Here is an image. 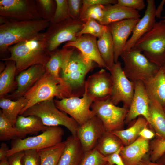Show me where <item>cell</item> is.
Wrapping results in <instances>:
<instances>
[{
	"label": "cell",
	"mask_w": 165,
	"mask_h": 165,
	"mask_svg": "<svg viewBox=\"0 0 165 165\" xmlns=\"http://www.w3.org/2000/svg\"><path fill=\"white\" fill-rule=\"evenodd\" d=\"M50 24V20L44 18L28 20L8 19L0 25V45L3 46L2 53L10 46L22 42L45 38V32Z\"/></svg>",
	"instance_id": "obj_1"
},
{
	"label": "cell",
	"mask_w": 165,
	"mask_h": 165,
	"mask_svg": "<svg viewBox=\"0 0 165 165\" xmlns=\"http://www.w3.org/2000/svg\"><path fill=\"white\" fill-rule=\"evenodd\" d=\"M62 49L63 58L60 77L74 96L79 97L81 94L79 90H85V77L93 68V62L87 60L75 48L63 47Z\"/></svg>",
	"instance_id": "obj_2"
},
{
	"label": "cell",
	"mask_w": 165,
	"mask_h": 165,
	"mask_svg": "<svg viewBox=\"0 0 165 165\" xmlns=\"http://www.w3.org/2000/svg\"><path fill=\"white\" fill-rule=\"evenodd\" d=\"M10 53L5 61L14 62L16 74L36 64L45 66L50 57L48 44L45 38L27 40L13 45L8 49Z\"/></svg>",
	"instance_id": "obj_3"
},
{
	"label": "cell",
	"mask_w": 165,
	"mask_h": 165,
	"mask_svg": "<svg viewBox=\"0 0 165 165\" xmlns=\"http://www.w3.org/2000/svg\"><path fill=\"white\" fill-rule=\"evenodd\" d=\"M23 96L27 99L28 103L19 115H22L25 110L35 105L53 99L55 97L61 99L75 97L70 88L61 78H55L47 70Z\"/></svg>",
	"instance_id": "obj_4"
},
{
	"label": "cell",
	"mask_w": 165,
	"mask_h": 165,
	"mask_svg": "<svg viewBox=\"0 0 165 165\" xmlns=\"http://www.w3.org/2000/svg\"><path fill=\"white\" fill-rule=\"evenodd\" d=\"M120 57L123 63V69L124 73L134 83L141 82L145 84L160 69L141 52L134 47L123 51Z\"/></svg>",
	"instance_id": "obj_5"
},
{
	"label": "cell",
	"mask_w": 165,
	"mask_h": 165,
	"mask_svg": "<svg viewBox=\"0 0 165 165\" xmlns=\"http://www.w3.org/2000/svg\"><path fill=\"white\" fill-rule=\"evenodd\" d=\"M22 115L37 116L45 125L48 127L64 126L70 131L72 135L77 137V131L79 125L74 119L57 107L53 99L35 105L25 110Z\"/></svg>",
	"instance_id": "obj_6"
},
{
	"label": "cell",
	"mask_w": 165,
	"mask_h": 165,
	"mask_svg": "<svg viewBox=\"0 0 165 165\" xmlns=\"http://www.w3.org/2000/svg\"><path fill=\"white\" fill-rule=\"evenodd\" d=\"M134 48L160 68L165 57V20L156 22L152 28L136 42Z\"/></svg>",
	"instance_id": "obj_7"
},
{
	"label": "cell",
	"mask_w": 165,
	"mask_h": 165,
	"mask_svg": "<svg viewBox=\"0 0 165 165\" xmlns=\"http://www.w3.org/2000/svg\"><path fill=\"white\" fill-rule=\"evenodd\" d=\"M64 134L63 129L58 126L49 127L41 134L24 139L12 141L7 157L15 153L28 149L37 150L56 145L62 141Z\"/></svg>",
	"instance_id": "obj_8"
},
{
	"label": "cell",
	"mask_w": 165,
	"mask_h": 165,
	"mask_svg": "<svg viewBox=\"0 0 165 165\" xmlns=\"http://www.w3.org/2000/svg\"><path fill=\"white\" fill-rule=\"evenodd\" d=\"M85 22L70 18L54 24H50L45 32L49 50L52 52L62 43L75 41L76 34L82 29Z\"/></svg>",
	"instance_id": "obj_9"
},
{
	"label": "cell",
	"mask_w": 165,
	"mask_h": 165,
	"mask_svg": "<svg viewBox=\"0 0 165 165\" xmlns=\"http://www.w3.org/2000/svg\"><path fill=\"white\" fill-rule=\"evenodd\" d=\"M91 108L102 122L106 131L123 129L128 109L116 106L109 98L94 102Z\"/></svg>",
	"instance_id": "obj_10"
},
{
	"label": "cell",
	"mask_w": 165,
	"mask_h": 165,
	"mask_svg": "<svg viewBox=\"0 0 165 165\" xmlns=\"http://www.w3.org/2000/svg\"><path fill=\"white\" fill-rule=\"evenodd\" d=\"M109 71L112 82L110 101L116 105L121 102L123 107L129 109L134 94L135 83L126 76L119 61L114 63Z\"/></svg>",
	"instance_id": "obj_11"
},
{
	"label": "cell",
	"mask_w": 165,
	"mask_h": 165,
	"mask_svg": "<svg viewBox=\"0 0 165 165\" xmlns=\"http://www.w3.org/2000/svg\"><path fill=\"white\" fill-rule=\"evenodd\" d=\"M0 15L8 19L20 21L43 18L32 0H0Z\"/></svg>",
	"instance_id": "obj_12"
},
{
	"label": "cell",
	"mask_w": 165,
	"mask_h": 165,
	"mask_svg": "<svg viewBox=\"0 0 165 165\" xmlns=\"http://www.w3.org/2000/svg\"><path fill=\"white\" fill-rule=\"evenodd\" d=\"M54 101L59 109L70 115L79 126L95 115L90 109L94 101L85 90L82 98L71 97Z\"/></svg>",
	"instance_id": "obj_13"
},
{
	"label": "cell",
	"mask_w": 165,
	"mask_h": 165,
	"mask_svg": "<svg viewBox=\"0 0 165 165\" xmlns=\"http://www.w3.org/2000/svg\"><path fill=\"white\" fill-rule=\"evenodd\" d=\"M112 86L110 73L104 68L89 76L86 80L85 90L94 102L109 98Z\"/></svg>",
	"instance_id": "obj_14"
},
{
	"label": "cell",
	"mask_w": 165,
	"mask_h": 165,
	"mask_svg": "<svg viewBox=\"0 0 165 165\" xmlns=\"http://www.w3.org/2000/svg\"><path fill=\"white\" fill-rule=\"evenodd\" d=\"M105 131L101 120L94 115L79 126L76 136L85 152L94 149L98 141Z\"/></svg>",
	"instance_id": "obj_15"
},
{
	"label": "cell",
	"mask_w": 165,
	"mask_h": 165,
	"mask_svg": "<svg viewBox=\"0 0 165 165\" xmlns=\"http://www.w3.org/2000/svg\"><path fill=\"white\" fill-rule=\"evenodd\" d=\"M140 20V18L126 19L108 25L114 43L115 63L118 61L129 36Z\"/></svg>",
	"instance_id": "obj_16"
},
{
	"label": "cell",
	"mask_w": 165,
	"mask_h": 165,
	"mask_svg": "<svg viewBox=\"0 0 165 165\" xmlns=\"http://www.w3.org/2000/svg\"><path fill=\"white\" fill-rule=\"evenodd\" d=\"M149 101L144 84L141 82L135 83L134 96L125 123H129L137 117L141 116L147 120L151 129L149 111Z\"/></svg>",
	"instance_id": "obj_17"
},
{
	"label": "cell",
	"mask_w": 165,
	"mask_h": 165,
	"mask_svg": "<svg viewBox=\"0 0 165 165\" xmlns=\"http://www.w3.org/2000/svg\"><path fill=\"white\" fill-rule=\"evenodd\" d=\"M45 66L41 64L33 65L20 72L16 77V90L12 94L6 96L10 100L23 97L46 72Z\"/></svg>",
	"instance_id": "obj_18"
},
{
	"label": "cell",
	"mask_w": 165,
	"mask_h": 165,
	"mask_svg": "<svg viewBox=\"0 0 165 165\" xmlns=\"http://www.w3.org/2000/svg\"><path fill=\"white\" fill-rule=\"evenodd\" d=\"M96 38L90 34L83 35L78 37L75 41L67 42L63 47L76 48L87 60L95 62L99 67L107 69L99 52Z\"/></svg>",
	"instance_id": "obj_19"
},
{
	"label": "cell",
	"mask_w": 165,
	"mask_h": 165,
	"mask_svg": "<svg viewBox=\"0 0 165 165\" xmlns=\"http://www.w3.org/2000/svg\"><path fill=\"white\" fill-rule=\"evenodd\" d=\"M147 6L145 14L137 23L133 31L132 36L128 40L123 51L133 48L137 41L150 30L156 23V7L154 0H147Z\"/></svg>",
	"instance_id": "obj_20"
},
{
	"label": "cell",
	"mask_w": 165,
	"mask_h": 165,
	"mask_svg": "<svg viewBox=\"0 0 165 165\" xmlns=\"http://www.w3.org/2000/svg\"><path fill=\"white\" fill-rule=\"evenodd\" d=\"M149 142L139 136L134 142L124 146L120 155L125 165H138L149 152Z\"/></svg>",
	"instance_id": "obj_21"
},
{
	"label": "cell",
	"mask_w": 165,
	"mask_h": 165,
	"mask_svg": "<svg viewBox=\"0 0 165 165\" xmlns=\"http://www.w3.org/2000/svg\"><path fill=\"white\" fill-rule=\"evenodd\" d=\"M138 11L129 8L117 3L105 6L104 16L100 23L108 25L113 23L130 19L140 18Z\"/></svg>",
	"instance_id": "obj_22"
},
{
	"label": "cell",
	"mask_w": 165,
	"mask_h": 165,
	"mask_svg": "<svg viewBox=\"0 0 165 165\" xmlns=\"http://www.w3.org/2000/svg\"><path fill=\"white\" fill-rule=\"evenodd\" d=\"M66 140V145L57 165H79L85 152L80 141L77 137L72 135Z\"/></svg>",
	"instance_id": "obj_23"
},
{
	"label": "cell",
	"mask_w": 165,
	"mask_h": 165,
	"mask_svg": "<svg viewBox=\"0 0 165 165\" xmlns=\"http://www.w3.org/2000/svg\"><path fill=\"white\" fill-rule=\"evenodd\" d=\"M15 127L19 132L21 139H24L28 134L37 135L38 133L46 131L48 127L45 125L38 117L30 115L18 116Z\"/></svg>",
	"instance_id": "obj_24"
},
{
	"label": "cell",
	"mask_w": 165,
	"mask_h": 165,
	"mask_svg": "<svg viewBox=\"0 0 165 165\" xmlns=\"http://www.w3.org/2000/svg\"><path fill=\"white\" fill-rule=\"evenodd\" d=\"M149 99L151 128L154 131L156 137L165 139V112L163 107L156 99Z\"/></svg>",
	"instance_id": "obj_25"
},
{
	"label": "cell",
	"mask_w": 165,
	"mask_h": 165,
	"mask_svg": "<svg viewBox=\"0 0 165 165\" xmlns=\"http://www.w3.org/2000/svg\"><path fill=\"white\" fill-rule=\"evenodd\" d=\"M149 99L157 100L163 107L165 106V74L160 68L156 74L144 84Z\"/></svg>",
	"instance_id": "obj_26"
},
{
	"label": "cell",
	"mask_w": 165,
	"mask_h": 165,
	"mask_svg": "<svg viewBox=\"0 0 165 165\" xmlns=\"http://www.w3.org/2000/svg\"><path fill=\"white\" fill-rule=\"evenodd\" d=\"M148 126H149V125L147 120L141 116L128 128L114 130L111 132L120 139L124 146H126L135 141L139 137L141 130Z\"/></svg>",
	"instance_id": "obj_27"
},
{
	"label": "cell",
	"mask_w": 165,
	"mask_h": 165,
	"mask_svg": "<svg viewBox=\"0 0 165 165\" xmlns=\"http://www.w3.org/2000/svg\"><path fill=\"white\" fill-rule=\"evenodd\" d=\"M28 103V100L24 96L15 101L5 97L0 98V107L4 116L15 127L18 116Z\"/></svg>",
	"instance_id": "obj_28"
},
{
	"label": "cell",
	"mask_w": 165,
	"mask_h": 165,
	"mask_svg": "<svg viewBox=\"0 0 165 165\" xmlns=\"http://www.w3.org/2000/svg\"><path fill=\"white\" fill-rule=\"evenodd\" d=\"M98 48L101 56L107 67L110 70L114 64V45L112 36L108 29L97 41Z\"/></svg>",
	"instance_id": "obj_29"
},
{
	"label": "cell",
	"mask_w": 165,
	"mask_h": 165,
	"mask_svg": "<svg viewBox=\"0 0 165 165\" xmlns=\"http://www.w3.org/2000/svg\"><path fill=\"white\" fill-rule=\"evenodd\" d=\"M124 146L117 136L111 132L106 131L98 141L95 148L105 156L116 152Z\"/></svg>",
	"instance_id": "obj_30"
},
{
	"label": "cell",
	"mask_w": 165,
	"mask_h": 165,
	"mask_svg": "<svg viewBox=\"0 0 165 165\" xmlns=\"http://www.w3.org/2000/svg\"><path fill=\"white\" fill-rule=\"evenodd\" d=\"M11 61L7 64L0 75V98L6 96L17 85L15 80V76L16 74V64L14 62Z\"/></svg>",
	"instance_id": "obj_31"
},
{
	"label": "cell",
	"mask_w": 165,
	"mask_h": 165,
	"mask_svg": "<svg viewBox=\"0 0 165 165\" xmlns=\"http://www.w3.org/2000/svg\"><path fill=\"white\" fill-rule=\"evenodd\" d=\"M66 143V140L54 146L38 150L41 158L40 165H57Z\"/></svg>",
	"instance_id": "obj_32"
},
{
	"label": "cell",
	"mask_w": 165,
	"mask_h": 165,
	"mask_svg": "<svg viewBox=\"0 0 165 165\" xmlns=\"http://www.w3.org/2000/svg\"><path fill=\"white\" fill-rule=\"evenodd\" d=\"M20 138L17 130L5 117L2 110H0V140L6 141Z\"/></svg>",
	"instance_id": "obj_33"
},
{
	"label": "cell",
	"mask_w": 165,
	"mask_h": 165,
	"mask_svg": "<svg viewBox=\"0 0 165 165\" xmlns=\"http://www.w3.org/2000/svg\"><path fill=\"white\" fill-rule=\"evenodd\" d=\"M108 29V25H104L94 19H90L84 23L82 29L76 34L79 37L85 34H90L98 38Z\"/></svg>",
	"instance_id": "obj_34"
},
{
	"label": "cell",
	"mask_w": 165,
	"mask_h": 165,
	"mask_svg": "<svg viewBox=\"0 0 165 165\" xmlns=\"http://www.w3.org/2000/svg\"><path fill=\"white\" fill-rule=\"evenodd\" d=\"M63 58L62 49L57 50L50 52V58L45 66L46 70L57 78H61L60 72Z\"/></svg>",
	"instance_id": "obj_35"
},
{
	"label": "cell",
	"mask_w": 165,
	"mask_h": 165,
	"mask_svg": "<svg viewBox=\"0 0 165 165\" xmlns=\"http://www.w3.org/2000/svg\"><path fill=\"white\" fill-rule=\"evenodd\" d=\"M56 8L50 20V24H54L71 18L69 15L67 0H56Z\"/></svg>",
	"instance_id": "obj_36"
},
{
	"label": "cell",
	"mask_w": 165,
	"mask_h": 165,
	"mask_svg": "<svg viewBox=\"0 0 165 165\" xmlns=\"http://www.w3.org/2000/svg\"><path fill=\"white\" fill-rule=\"evenodd\" d=\"M107 163L105 156L94 148L85 152L79 165H106Z\"/></svg>",
	"instance_id": "obj_37"
},
{
	"label": "cell",
	"mask_w": 165,
	"mask_h": 165,
	"mask_svg": "<svg viewBox=\"0 0 165 165\" xmlns=\"http://www.w3.org/2000/svg\"><path fill=\"white\" fill-rule=\"evenodd\" d=\"M165 152V139L156 137L149 142L150 160L156 162Z\"/></svg>",
	"instance_id": "obj_38"
},
{
	"label": "cell",
	"mask_w": 165,
	"mask_h": 165,
	"mask_svg": "<svg viewBox=\"0 0 165 165\" xmlns=\"http://www.w3.org/2000/svg\"><path fill=\"white\" fill-rule=\"evenodd\" d=\"M105 9V6L101 5L91 6L87 9L79 20L85 22L89 19H93L100 23L103 19Z\"/></svg>",
	"instance_id": "obj_39"
},
{
	"label": "cell",
	"mask_w": 165,
	"mask_h": 165,
	"mask_svg": "<svg viewBox=\"0 0 165 165\" xmlns=\"http://www.w3.org/2000/svg\"><path fill=\"white\" fill-rule=\"evenodd\" d=\"M24 151V154L21 159L22 165H41V158L37 150L28 149Z\"/></svg>",
	"instance_id": "obj_40"
},
{
	"label": "cell",
	"mask_w": 165,
	"mask_h": 165,
	"mask_svg": "<svg viewBox=\"0 0 165 165\" xmlns=\"http://www.w3.org/2000/svg\"><path fill=\"white\" fill-rule=\"evenodd\" d=\"M68 11L71 18L79 20L82 6V0H67Z\"/></svg>",
	"instance_id": "obj_41"
},
{
	"label": "cell",
	"mask_w": 165,
	"mask_h": 165,
	"mask_svg": "<svg viewBox=\"0 0 165 165\" xmlns=\"http://www.w3.org/2000/svg\"><path fill=\"white\" fill-rule=\"evenodd\" d=\"M117 3V0H83L80 18L87 9L91 6L97 5L105 6L112 4H115Z\"/></svg>",
	"instance_id": "obj_42"
},
{
	"label": "cell",
	"mask_w": 165,
	"mask_h": 165,
	"mask_svg": "<svg viewBox=\"0 0 165 165\" xmlns=\"http://www.w3.org/2000/svg\"><path fill=\"white\" fill-rule=\"evenodd\" d=\"M117 3L138 11L142 10L145 7L143 0H118Z\"/></svg>",
	"instance_id": "obj_43"
},
{
	"label": "cell",
	"mask_w": 165,
	"mask_h": 165,
	"mask_svg": "<svg viewBox=\"0 0 165 165\" xmlns=\"http://www.w3.org/2000/svg\"><path fill=\"white\" fill-rule=\"evenodd\" d=\"M122 148L113 154L105 156V159L107 163L113 165H125L120 155Z\"/></svg>",
	"instance_id": "obj_44"
},
{
	"label": "cell",
	"mask_w": 165,
	"mask_h": 165,
	"mask_svg": "<svg viewBox=\"0 0 165 165\" xmlns=\"http://www.w3.org/2000/svg\"><path fill=\"white\" fill-rule=\"evenodd\" d=\"M36 1L44 12L47 14H51L54 6V1L52 0H39Z\"/></svg>",
	"instance_id": "obj_45"
},
{
	"label": "cell",
	"mask_w": 165,
	"mask_h": 165,
	"mask_svg": "<svg viewBox=\"0 0 165 165\" xmlns=\"http://www.w3.org/2000/svg\"><path fill=\"white\" fill-rule=\"evenodd\" d=\"M24 154V151L11 155L8 157L9 165H22L21 159Z\"/></svg>",
	"instance_id": "obj_46"
},
{
	"label": "cell",
	"mask_w": 165,
	"mask_h": 165,
	"mask_svg": "<svg viewBox=\"0 0 165 165\" xmlns=\"http://www.w3.org/2000/svg\"><path fill=\"white\" fill-rule=\"evenodd\" d=\"M155 136L154 131L149 129L148 127L143 128L140 133V136L149 141L153 138Z\"/></svg>",
	"instance_id": "obj_47"
},
{
	"label": "cell",
	"mask_w": 165,
	"mask_h": 165,
	"mask_svg": "<svg viewBox=\"0 0 165 165\" xmlns=\"http://www.w3.org/2000/svg\"><path fill=\"white\" fill-rule=\"evenodd\" d=\"M9 149L6 143L4 142L1 143L0 147V160L7 158V152Z\"/></svg>",
	"instance_id": "obj_48"
},
{
	"label": "cell",
	"mask_w": 165,
	"mask_h": 165,
	"mask_svg": "<svg viewBox=\"0 0 165 165\" xmlns=\"http://www.w3.org/2000/svg\"><path fill=\"white\" fill-rule=\"evenodd\" d=\"M138 165H162L157 162L151 161L149 157V155H147L142 160Z\"/></svg>",
	"instance_id": "obj_49"
},
{
	"label": "cell",
	"mask_w": 165,
	"mask_h": 165,
	"mask_svg": "<svg viewBox=\"0 0 165 165\" xmlns=\"http://www.w3.org/2000/svg\"><path fill=\"white\" fill-rule=\"evenodd\" d=\"M165 2V0H163L157 9L156 8V17L160 18L161 16L162 11L163 9V6Z\"/></svg>",
	"instance_id": "obj_50"
},
{
	"label": "cell",
	"mask_w": 165,
	"mask_h": 165,
	"mask_svg": "<svg viewBox=\"0 0 165 165\" xmlns=\"http://www.w3.org/2000/svg\"><path fill=\"white\" fill-rule=\"evenodd\" d=\"M156 162L162 165H165V152Z\"/></svg>",
	"instance_id": "obj_51"
},
{
	"label": "cell",
	"mask_w": 165,
	"mask_h": 165,
	"mask_svg": "<svg viewBox=\"0 0 165 165\" xmlns=\"http://www.w3.org/2000/svg\"><path fill=\"white\" fill-rule=\"evenodd\" d=\"M0 161V165H9L8 157Z\"/></svg>",
	"instance_id": "obj_52"
},
{
	"label": "cell",
	"mask_w": 165,
	"mask_h": 165,
	"mask_svg": "<svg viewBox=\"0 0 165 165\" xmlns=\"http://www.w3.org/2000/svg\"><path fill=\"white\" fill-rule=\"evenodd\" d=\"M160 68L163 71L165 74V59L164 60L162 65Z\"/></svg>",
	"instance_id": "obj_53"
},
{
	"label": "cell",
	"mask_w": 165,
	"mask_h": 165,
	"mask_svg": "<svg viewBox=\"0 0 165 165\" xmlns=\"http://www.w3.org/2000/svg\"><path fill=\"white\" fill-rule=\"evenodd\" d=\"M106 165H112V164L107 163Z\"/></svg>",
	"instance_id": "obj_54"
},
{
	"label": "cell",
	"mask_w": 165,
	"mask_h": 165,
	"mask_svg": "<svg viewBox=\"0 0 165 165\" xmlns=\"http://www.w3.org/2000/svg\"><path fill=\"white\" fill-rule=\"evenodd\" d=\"M163 109L164 111L165 112V106L163 107Z\"/></svg>",
	"instance_id": "obj_55"
},
{
	"label": "cell",
	"mask_w": 165,
	"mask_h": 165,
	"mask_svg": "<svg viewBox=\"0 0 165 165\" xmlns=\"http://www.w3.org/2000/svg\"><path fill=\"white\" fill-rule=\"evenodd\" d=\"M164 20H165V17H164Z\"/></svg>",
	"instance_id": "obj_56"
},
{
	"label": "cell",
	"mask_w": 165,
	"mask_h": 165,
	"mask_svg": "<svg viewBox=\"0 0 165 165\" xmlns=\"http://www.w3.org/2000/svg\"><path fill=\"white\" fill-rule=\"evenodd\" d=\"M165 59V58H164V60Z\"/></svg>",
	"instance_id": "obj_57"
}]
</instances>
